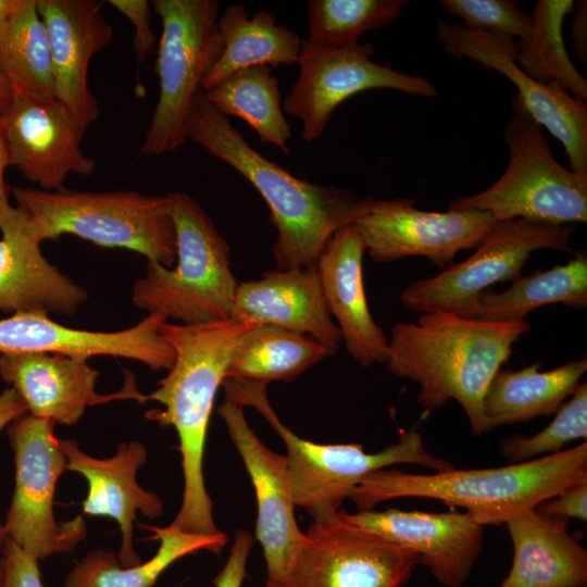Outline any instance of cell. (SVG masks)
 Returning a JSON list of instances; mask_svg holds the SVG:
<instances>
[{"label":"cell","instance_id":"10","mask_svg":"<svg viewBox=\"0 0 587 587\" xmlns=\"http://www.w3.org/2000/svg\"><path fill=\"white\" fill-rule=\"evenodd\" d=\"M55 423L32 414L11 423L8 436L14 452L15 487L3 524L5 537L38 561L71 552L87 532L83 515L57 522L53 497L66 470Z\"/></svg>","mask_w":587,"mask_h":587},{"label":"cell","instance_id":"4","mask_svg":"<svg viewBox=\"0 0 587 587\" xmlns=\"http://www.w3.org/2000/svg\"><path fill=\"white\" fill-rule=\"evenodd\" d=\"M587 474V441L527 462L490 469H450L413 474L383 469L363 477L350 494L359 511L395 498H430L461 507L479 525H501L536 508Z\"/></svg>","mask_w":587,"mask_h":587},{"label":"cell","instance_id":"8","mask_svg":"<svg viewBox=\"0 0 587 587\" xmlns=\"http://www.w3.org/2000/svg\"><path fill=\"white\" fill-rule=\"evenodd\" d=\"M504 128L510 160L502 176L484 191L454 199L448 210H478L498 221L525 218L554 224L587 222V178L552 155L542 127L520 98L511 99Z\"/></svg>","mask_w":587,"mask_h":587},{"label":"cell","instance_id":"28","mask_svg":"<svg viewBox=\"0 0 587 587\" xmlns=\"http://www.w3.org/2000/svg\"><path fill=\"white\" fill-rule=\"evenodd\" d=\"M217 25L223 50L203 79V91L242 68L298 61L302 40L271 12L259 10L250 17L243 4L235 3L218 16Z\"/></svg>","mask_w":587,"mask_h":587},{"label":"cell","instance_id":"30","mask_svg":"<svg viewBox=\"0 0 587 587\" xmlns=\"http://www.w3.org/2000/svg\"><path fill=\"white\" fill-rule=\"evenodd\" d=\"M160 541L155 554L146 562L123 566L113 552L97 549L84 557L67 574L65 587H153L177 560L207 550L218 554L227 535L187 533L172 526L150 527Z\"/></svg>","mask_w":587,"mask_h":587},{"label":"cell","instance_id":"42","mask_svg":"<svg viewBox=\"0 0 587 587\" xmlns=\"http://www.w3.org/2000/svg\"><path fill=\"white\" fill-rule=\"evenodd\" d=\"M27 407L18 394L11 387L0 394V430L16 419L25 415ZM7 537L0 522V550Z\"/></svg>","mask_w":587,"mask_h":587},{"label":"cell","instance_id":"47","mask_svg":"<svg viewBox=\"0 0 587 587\" xmlns=\"http://www.w3.org/2000/svg\"><path fill=\"white\" fill-rule=\"evenodd\" d=\"M0 582H1V569H0Z\"/></svg>","mask_w":587,"mask_h":587},{"label":"cell","instance_id":"31","mask_svg":"<svg viewBox=\"0 0 587 587\" xmlns=\"http://www.w3.org/2000/svg\"><path fill=\"white\" fill-rule=\"evenodd\" d=\"M203 93L223 115L245 121L261 142L289 153L292 133L282 108L278 78L271 66L239 70Z\"/></svg>","mask_w":587,"mask_h":587},{"label":"cell","instance_id":"18","mask_svg":"<svg viewBox=\"0 0 587 587\" xmlns=\"http://www.w3.org/2000/svg\"><path fill=\"white\" fill-rule=\"evenodd\" d=\"M1 121L10 165L41 190H65L68 174L89 176L95 172V160L80 148L85 130L55 101L13 91Z\"/></svg>","mask_w":587,"mask_h":587},{"label":"cell","instance_id":"37","mask_svg":"<svg viewBox=\"0 0 587 587\" xmlns=\"http://www.w3.org/2000/svg\"><path fill=\"white\" fill-rule=\"evenodd\" d=\"M439 5L473 30L519 40L525 39L532 29V16L512 0H441Z\"/></svg>","mask_w":587,"mask_h":587},{"label":"cell","instance_id":"27","mask_svg":"<svg viewBox=\"0 0 587 587\" xmlns=\"http://www.w3.org/2000/svg\"><path fill=\"white\" fill-rule=\"evenodd\" d=\"M540 369V361H536L520 370L497 371L483 399L487 433L554 414L579 386L587 359L569 361L550 371Z\"/></svg>","mask_w":587,"mask_h":587},{"label":"cell","instance_id":"25","mask_svg":"<svg viewBox=\"0 0 587 587\" xmlns=\"http://www.w3.org/2000/svg\"><path fill=\"white\" fill-rule=\"evenodd\" d=\"M0 311L73 315L87 291L48 262L15 208L0 209Z\"/></svg>","mask_w":587,"mask_h":587},{"label":"cell","instance_id":"44","mask_svg":"<svg viewBox=\"0 0 587 587\" xmlns=\"http://www.w3.org/2000/svg\"><path fill=\"white\" fill-rule=\"evenodd\" d=\"M8 166H10L9 149L0 115V209L10 205L8 198L9 188L4 179V173Z\"/></svg>","mask_w":587,"mask_h":587},{"label":"cell","instance_id":"38","mask_svg":"<svg viewBox=\"0 0 587 587\" xmlns=\"http://www.w3.org/2000/svg\"><path fill=\"white\" fill-rule=\"evenodd\" d=\"M0 587H45L38 560L7 538L1 550Z\"/></svg>","mask_w":587,"mask_h":587},{"label":"cell","instance_id":"17","mask_svg":"<svg viewBox=\"0 0 587 587\" xmlns=\"http://www.w3.org/2000/svg\"><path fill=\"white\" fill-rule=\"evenodd\" d=\"M346 521L414 552L444 587H463L483 551L484 526L467 512H339Z\"/></svg>","mask_w":587,"mask_h":587},{"label":"cell","instance_id":"34","mask_svg":"<svg viewBox=\"0 0 587 587\" xmlns=\"http://www.w3.org/2000/svg\"><path fill=\"white\" fill-rule=\"evenodd\" d=\"M572 0H539L532 16V29L525 39L514 42L515 63L530 77L555 82L583 102L587 100V80L574 66L564 45L562 25L572 12Z\"/></svg>","mask_w":587,"mask_h":587},{"label":"cell","instance_id":"14","mask_svg":"<svg viewBox=\"0 0 587 587\" xmlns=\"http://www.w3.org/2000/svg\"><path fill=\"white\" fill-rule=\"evenodd\" d=\"M414 203L410 198L373 199L370 210L352 223L375 262L423 257L444 270L458 252L476 248L500 223L484 211L430 212Z\"/></svg>","mask_w":587,"mask_h":587},{"label":"cell","instance_id":"1","mask_svg":"<svg viewBox=\"0 0 587 587\" xmlns=\"http://www.w3.org/2000/svg\"><path fill=\"white\" fill-rule=\"evenodd\" d=\"M187 139L242 175L263 198L276 229L277 270L316 268L334 234L370 210L372 197L300 179L252 148L229 118L202 93L191 112Z\"/></svg>","mask_w":587,"mask_h":587},{"label":"cell","instance_id":"33","mask_svg":"<svg viewBox=\"0 0 587 587\" xmlns=\"http://www.w3.org/2000/svg\"><path fill=\"white\" fill-rule=\"evenodd\" d=\"M0 71L13 91L54 101V74L45 24L37 0L23 4L0 32Z\"/></svg>","mask_w":587,"mask_h":587},{"label":"cell","instance_id":"13","mask_svg":"<svg viewBox=\"0 0 587 587\" xmlns=\"http://www.w3.org/2000/svg\"><path fill=\"white\" fill-rule=\"evenodd\" d=\"M419 565L414 552L338 513L304 532L287 587H402Z\"/></svg>","mask_w":587,"mask_h":587},{"label":"cell","instance_id":"19","mask_svg":"<svg viewBox=\"0 0 587 587\" xmlns=\"http://www.w3.org/2000/svg\"><path fill=\"white\" fill-rule=\"evenodd\" d=\"M166 321L161 313H148L133 327L93 332L62 325L46 313H15L0 319V354L48 352L85 360L111 355L137 360L152 371H168L175 351L159 332Z\"/></svg>","mask_w":587,"mask_h":587},{"label":"cell","instance_id":"6","mask_svg":"<svg viewBox=\"0 0 587 587\" xmlns=\"http://www.w3.org/2000/svg\"><path fill=\"white\" fill-rule=\"evenodd\" d=\"M267 384L225 378V398L254 408L282 438L296 507L303 508L316 523L337 517L342 502L367 474L397 464H419L445 472L453 465L425 448L415 424L401 433L397 442L375 453L359 444L327 445L299 437L272 408Z\"/></svg>","mask_w":587,"mask_h":587},{"label":"cell","instance_id":"22","mask_svg":"<svg viewBox=\"0 0 587 587\" xmlns=\"http://www.w3.org/2000/svg\"><path fill=\"white\" fill-rule=\"evenodd\" d=\"M61 442L66 470L79 473L88 483L83 512L113 519L122 532V546L116 554L120 563L123 566L141 563L133 542L137 513L149 519L163 513L160 498L137 483V472L147 460L146 447L139 441H124L113 457L97 459L83 452L73 439Z\"/></svg>","mask_w":587,"mask_h":587},{"label":"cell","instance_id":"39","mask_svg":"<svg viewBox=\"0 0 587 587\" xmlns=\"http://www.w3.org/2000/svg\"><path fill=\"white\" fill-rule=\"evenodd\" d=\"M109 3L135 26L133 49L137 60L145 61L152 53L157 43V36L151 25L150 2L147 0H110Z\"/></svg>","mask_w":587,"mask_h":587},{"label":"cell","instance_id":"40","mask_svg":"<svg viewBox=\"0 0 587 587\" xmlns=\"http://www.w3.org/2000/svg\"><path fill=\"white\" fill-rule=\"evenodd\" d=\"M536 509L545 514L570 521L587 520V474L580 476L557 496L539 503Z\"/></svg>","mask_w":587,"mask_h":587},{"label":"cell","instance_id":"7","mask_svg":"<svg viewBox=\"0 0 587 587\" xmlns=\"http://www.w3.org/2000/svg\"><path fill=\"white\" fill-rule=\"evenodd\" d=\"M176 232V264L148 261L133 287V304L185 325L230 319L237 280L230 248L213 221L190 196L170 192Z\"/></svg>","mask_w":587,"mask_h":587},{"label":"cell","instance_id":"5","mask_svg":"<svg viewBox=\"0 0 587 587\" xmlns=\"http://www.w3.org/2000/svg\"><path fill=\"white\" fill-rule=\"evenodd\" d=\"M18 222L34 241L74 235L105 248L138 252L172 267L176 232L168 193L46 191L13 187Z\"/></svg>","mask_w":587,"mask_h":587},{"label":"cell","instance_id":"12","mask_svg":"<svg viewBox=\"0 0 587 587\" xmlns=\"http://www.w3.org/2000/svg\"><path fill=\"white\" fill-rule=\"evenodd\" d=\"M371 42L341 49H321L302 40L297 61L299 75L283 103V111L301 124V138L310 143L326 129L335 109L359 92L387 88L413 96L435 97L426 78L374 62Z\"/></svg>","mask_w":587,"mask_h":587},{"label":"cell","instance_id":"3","mask_svg":"<svg viewBox=\"0 0 587 587\" xmlns=\"http://www.w3.org/2000/svg\"><path fill=\"white\" fill-rule=\"evenodd\" d=\"M526 321L491 322L448 312H428L417 323L390 328L386 367L420 385L416 401L432 411L455 400L472 434H487L483 399L515 341L529 332Z\"/></svg>","mask_w":587,"mask_h":587},{"label":"cell","instance_id":"11","mask_svg":"<svg viewBox=\"0 0 587 587\" xmlns=\"http://www.w3.org/2000/svg\"><path fill=\"white\" fill-rule=\"evenodd\" d=\"M572 224L516 218L500 222L460 263L415 280L403 289V305L421 314L448 312L462 316L477 297L498 282H514L537 250L571 252Z\"/></svg>","mask_w":587,"mask_h":587},{"label":"cell","instance_id":"41","mask_svg":"<svg viewBox=\"0 0 587 587\" xmlns=\"http://www.w3.org/2000/svg\"><path fill=\"white\" fill-rule=\"evenodd\" d=\"M253 541L252 535L247 529L236 532L225 565L212 580L215 587H242Z\"/></svg>","mask_w":587,"mask_h":587},{"label":"cell","instance_id":"21","mask_svg":"<svg viewBox=\"0 0 587 587\" xmlns=\"http://www.w3.org/2000/svg\"><path fill=\"white\" fill-rule=\"evenodd\" d=\"M98 371L87 360L61 353L0 354V376L25 402L32 415L73 425L86 408L116 398L145 401L134 384L115 395L96 391Z\"/></svg>","mask_w":587,"mask_h":587},{"label":"cell","instance_id":"9","mask_svg":"<svg viewBox=\"0 0 587 587\" xmlns=\"http://www.w3.org/2000/svg\"><path fill=\"white\" fill-rule=\"evenodd\" d=\"M152 7L162 22L155 62L159 98L141 155L165 154L185 143L203 79L223 50L217 0H154Z\"/></svg>","mask_w":587,"mask_h":587},{"label":"cell","instance_id":"15","mask_svg":"<svg viewBox=\"0 0 587 587\" xmlns=\"http://www.w3.org/2000/svg\"><path fill=\"white\" fill-rule=\"evenodd\" d=\"M436 34L447 53L466 57L509 78L533 118L563 145L571 171L587 178L586 102L555 82L540 83L526 74L514 61L511 38L446 21L437 23Z\"/></svg>","mask_w":587,"mask_h":587},{"label":"cell","instance_id":"16","mask_svg":"<svg viewBox=\"0 0 587 587\" xmlns=\"http://www.w3.org/2000/svg\"><path fill=\"white\" fill-rule=\"evenodd\" d=\"M228 436L250 476L257 499L255 537L261 544L266 587H287L304 533L295 516L287 459L266 447L248 425L243 407L226 399L217 407Z\"/></svg>","mask_w":587,"mask_h":587},{"label":"cell","instance_id":"46","mask_svg":"<svg viewBox=\"0 0 587 587\" xmlns=\"http://www.w3.org/2000/svg\"><path fill=\"white\" fill-rule=\"evenodd\" d=\"M13 90L5 75L0 71V115L12 102Z\"/></svg>","mask_w":587,"mask_h":587},{"label":"cell","instance_id":"23","mask_svg":"<svg viewBox=\"0 0 587 587\" xmlns=\"http://www.w3.org/2000/svg\"><path fill=\"white\" fill-rule=\"evenodd\" d=\"M364 239L350 224L321 253L316 273L328 313L337 320L348 354L362 367L386 363L388 339L367 305L363 282Z\"/></svg>","mask_w":587,"mask_h":587},{"label":"cell","instance_id":"32","mask_svg":"<svg viewBox=\"0 0 587 587\" xmlns=\"http://www.w3.org/2000/svg\"><path fill=\"white\" fill-rule=\"evenodd\" d=\"M328 355L308 335L274 325H257L235 350L225 378L268 384L291 382Z\"/></svg>","mask_w":587,"mask_h":587},{"label":"cell","instance_id":"24","mask_svg":"<svg viewBox=\"0 0 587 587\" xmlns=\"http://www.w3.org/2000/svg\"><path fill=\"white\" fill-rule=\"evenodd\" d=\"M230 317L308 335L338 352L342 337L326 308L316 268L274 270L238 283Z\"/></svg>","mask_w":587,"mask_h":587},{"label":"cell","instance_id":"20","mask_svg":"<svg viewBox=\"0 0 587 587\" xmlns=\"http://www.w3.org/2000/svg\"><path fill=\"white\" fill-rule=\"evenodd\" d=\"M102 8L96 0H37L50 45L54 101L84 130L99 115L88 86L89 63L113 40Z\"/></svg>","mask_w":587,"mask_h":587},{"label":"cell","instance_id":"26","mask_svg":"<svg viewBox=\"0 0 587 587\" xmlns=\"http://www.w3.org/2000/svg\"><path fill=\"white\" fill-rule=\"evenodd\" d=\"M504 524L513 558L499 587H587V550L567 532V520L530 508Z\"/></svg>","mask_w":587,"mask_h":587},{"label":"cell","instance_id":"43","mask_svg":"<svg viewBox=\"0 0 587 587\" xmlns=\"http://www.w3.org/2000/svg\"><path fill=\"white\" fill-rule=\"evenodd\" d=\"M586 1L574 2L573 20L571 24V35L576 54L580 62H586V42H587V18H586Z\"/></svg>","mask_w":587,"mask_h":587},{"label":"cell","instance_id":"36","mask_svg":"<svg viewBox=\"0 0 587 587\" xmlns=\"http://www.w3.org/2000/svg\"><path fill=\"white\" fill-rule=\"evenodd\" d=\"M542 430L533 435H513L502 440L500 454L509 464L523 463L537 457L562 451L570 441L587 438V384L580 383L575 392L554 413Z\"/></svg>","mask_w":587,"mask_h":587},{"label":"cell","instance_id":"45","mask_svg":"<svg viewBox=\"0 0 587 587\" xmlns=\"http://www.w3.org/2000/svg\"><path fill=\"white\" fill-rule=\"evenodd\" d=\"M23 0H0V32L18 11Z\"/></svg>","mask_w":587,"mask_h":587},{"label":"cell","instance_id":"29","mask_svg":"<svg viewBox=\"0 0 587 587\" xmlns=\"http://www.w3.org/2000/svg\"><path fill=\"white\" fill-rule=\"evenodd\" d=\"M562 303L587 308V253L580 250L566 264L520 276L501 292L486 289L462 316L491 322L523 321L537 308Z\"/></svg>","mask_w":587,"mask_h":587},{"label":"cell","instance_id":"35","mask_svg":"<svg viewBox=\"0 0 587 587\" xmlns=\"http://www.w3.org/2000/svg\"><path fill=\"white\" fill-rule=\"evenodd\" d=\"M409 4L408 0H311L305 41L321 49L357 45L363 33L394 23Z\"/></svg>","mask_w":587,"mask_h":587},{"label":"cell","instance_id":"2","mask_svg":"<svg viewBox=\"0 0 587 587\" xmlns=\"http://www.w3.org/2000/svg\"><path fill=\"white\" fill-rule=\"evenodd\" d=\"M259 324L236 319L185 325L163 322L160 336L175 351V361L157 389L145 400L161 403L146 417L175 428L182 455L184 491L180 508L170 524L195 534H217L212 500L203 476V454L217 389L233 354L245 336Z\"/></svg>","mask_w":587,"mask_h":587}]
</instances>
